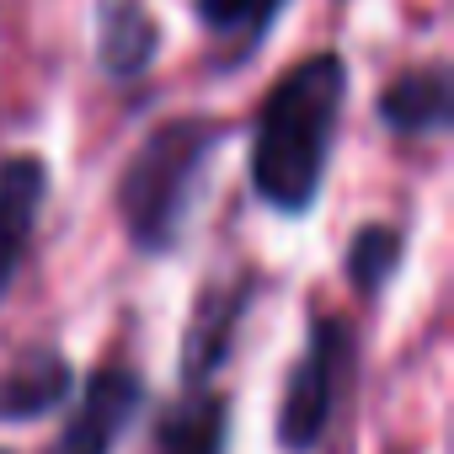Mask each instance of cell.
<instances>
[{
  "mask_svg": "<svg viewBox=\"0 0 454 454\" xmlns=\"http://www.w3.org/2000/svg\"><path fill=\"white\" fill-rule=\"evenodd\" d=\"M348 102V65L337 54L300 59L262 102L252 134V182L278 214H305L332 166Z\"/></svg>",
  "mask_w": 454,
  "mask_h": 454,
  "instance_id": "6da1fadb",
  "label": "cell"
},
{
  "mask_svg": "<svg viewBox=\"0 0 454 454\" xmlns=\"http://www.w3.org/2000/svg\"><path fill=\"white\" fill-rule=\"evenodd\" d=\"M219 139L224 123L214 118H166L145 134L118 182V214L139 252H176Z\"/></svg>",
  "mask_w": 454,
  "mask_h": 454,
  "instance_id": "7a4b0ae2",
  "label": "cell"
},
{
  "mask_svg": "<svg viewBox=\"0 0 454 454\" xmlns=\"http://www.w3.org/2000/svg\"><path fill=\"white\" fill-rule=\"evenodd\" d=\"M348 369H353V332L342 321H316L310 348H305V358L284 390V406H278V443L284 449L305 454L321 443Z\"/></svg>",
  "mask_w": 454,
  "mask_h": 454,
  "instance_id": "3957f363",
  "label": "cell"
},
{
  "mask_svg": "<svg viewBox=\"0 0 454 454\" xmlns=\"http://www.w3.org/2000/svg\"><path fill=\"white\" fill-rule=\"evenodd\" d=\"M145 406V385L129 369H97L81 406L70 411L54 454H113V443L129 433L134 411Z\"/></svg>",
  "mask_w": 454,
  "mask_h": 454,
  "instance_id": "277c9868",
  "label": "cell"
},
{
  "mask_svg": "<svg viewBox=\"0 0 454 454\" xmlns=\"http://www.w3.org/2000/svg\"><path fill=\"white\" fill-rule=\"evenodd\" d=\"M43 198H49V166L38 155H6L0 160V300L17 284V268H22L27 241L38 231Z\"/></svg>",
  "mask_w": 454,
  "mask_h": 454,
  "instance_id": "5b68a950",
  "label": "cell"
},
{
  "mask_svg": "<svg viewBox=\"0 0 454 454\" xmlns=\"http://www.w3.org/2000/svg\"><path fill=\"white\" fill-rule=\"evenodd\" d=\"M224 433H231V406L208 385H187L160 417L150 454H224Z\"/></svg>",
  "mask_w": 454,
  "mask_h": 454,
  "instance_id": "8992f818",
  "label": "cell"
},
{
  "mask_svg": "<svg viewBox=\"0 0 454 454\" xmlns=\"http://www.w3.org/2000/svg\"><path fill=\"white\" fill-rule=\"evenodd\" d=\"M70 385H75V374H70L65 353H54V348L22 353L0 374V422H27V417H43V411L65 406Z\"/></svg>",
  "mask_w": 454,
  "mask_h": 454,
  "instance_id": "52a82bcc",
  "label": "cell"
},
{
  "mask_svg": "<svg viewBox=\"0 0 454 454\" xmlns=\"http://www.w3.org/2000/svg\"><path fill=\"white\" fill-rule=\"evenodd\" d=\"M160 49V27L155 17L139 6V0H102V12H97V59L107 75L129 81L139 75Z\"/></svg>",
  "mask_w": 454,
  "mask_h": 454,
  "instance_id": "ba28073f",
  "label": "cell"
},
{
  "mask_svg": "<svg viewBox=\"0 0 454 454\" xmlns=\"http://www.w3.org/2000/svg\"><path fill=\"white\" fill-rule=\"evenodd\" d=\"M252 300V284H224L214 294H203V305L192 310V332H187V353H182V380L187 385H208L214 364L224 358L236 326H241V310Z\"/></svg>",
  "mask_w": 454,
  "mask_h": 454,
  "instance_id": "9c48e42d",
  "label": "cell"
},
{
  "mask_svg": "<svg viewBox=\"0 0 454 454\" xmlns=\"http://www.w3.org/2000/svg\"><path fill=\"white\" fill-rule=\"evenodd\" d=\"M380 118L395 134H438L454 118L449 70H411V75L390 81L385 97H380Z\"/></svg>",
  "mask_w": 454,
  "mask_h": 454,
  "instance_id": "30bf717a",
  "label": "cell"
},
{
  "mask_svg": "<svg viewBox=\"0 0 454 454\" xmlns=\"http://www.w3.org/2000/svg\"><path fill=\"white\" fill-rule=\"evenodd\" d=\"M284 6L289 0H198V22L214 38H231V43H241V54H252Z\"/></svg>",
  "mask_w": 454,
  "mask_h": 454,
  "instance_id": "8fae6325",
  "label": "cell"
},
{
  "mask_svg": "<svg viewBox=\"0 0 454 454\" xmlns=\"http://www.w3.org/2000/svg\"><path fill=\"white\" fill-rule=\"evenodd\" d=\"M395 268H401V231H390V224H369V231L353 236L348 278H353L358 294H380Z\"/></svg>",
  "mask_w": 454,
  "mask_h": 454,
  "instance_id": "7c38bea8",
  "label": "cell"
},
{
  "mask_svg": "<svg viewBox=\"0 0 454 454\" xmlns=\"http://www.w3.org/2000/svg\"><path fill=\"white\" fill-rule=\"evenodd\" d=\"M0 454H6V449H0Z\"/></svg>",
  "mask_w": 454,
  "mask_h": 454,
  "instance_id": "4fadbf2b",
  "label": "cell"
}]
</instances>
